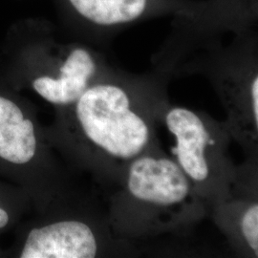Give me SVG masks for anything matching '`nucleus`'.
<instances>
[{"instance_id":"obj_9","label":"nucleus","mask_w":258,"mask_h":258,"mask_svg":"<svg viewBox=\"0 0 258 258\" xmlns=\"http://www.w3.org/2000/svg\"><path fill=\"white\" fill-rule=\"evenodd\" d=\"M8 221H9L8 213L0 208V229L4 228L8 224Z\"/></svg>"},{"instance_id":"obj_1","label":"nucleus","mask_w":258,"mask_h":258,"mask_svg":"<svg viewBox=\"0 0 258 258\" xmlns=\"http://www.w3.org/2000/svg\"><path fill=\"white\" fill-rule=\"evenodd\" d=\"M162 94L95 83L65 112L67 143L101 182L117 185L129 164L160 143Z\"/></svg>"},{"instance_id":"obj_5","label":"nucleus","mask_w":258,"mask_h":258,"mask_svg":"<svg viewBox=\"0 0 258 258\" xmlns=\"http://www.w3.org/2000/svg\"><path fill=\"white\" fill-rule=\"evenodd\" d=\"M241 257H258V160L237 166L229 192L209 213Z\"/></svg>"},{"instance_id":"obj_7","label":"nucleus","mask_w":258,"mask_h":258,"mask_svg":"<svg viewBox=\"0 0 258 258\" xmlns=\"http://www.w3.org/2000/svg\"><path fill=\"white\" fill-rule=\"evenodd\" d=\"M37 150L33 121L15 102L0 96V158L13 164H27Z\"/></svg>"},{"instance_id":"obj_8","label":"nucleus","mask_w":258,"mask_h":258,"mask_svg":"<svg viewBox=\"0 0 258 258\" xmlns=\"http://www.w3.org/2000/svg\"><path fill=\"white\" fill-rule=\"evenodd\" d=\"M83 18L100 25H114L138 19L147 0H69Z\"/></svg>"},{"instance_id":"obj_6","label":"nucleus","mask_w":258,"mask_h":258,"mask_svg":"<svg viewBox=\"0 0 258 258\" xmlns=\"http://www.w3.org/2000/svg\"><path fill=\"white\" fill-rule=\"evenodd\" d=\"M99 67L94 55L86 49H72L53 77L38 76L32 83L35 91L45 101L66 107L73 104L95 83Z\"/></svg>"},{"instance_id":"obj_4","label":"nucleus","mask_w":258,"mask_h":258,"mask_svg":"<svg viewBox=\"0 0 258 258\" xmlns=\"http://www.w3.org/2000/svg\"><path fill=\"white\" fill-rule=\"evenodd\" d=\"M127 240L117 236L106 218L97 224L65 219L33 229L21 258H94L125 253Z\"/></svg>"},{"instance_id":"obj_2","label":"nucleus","mask_w":258,"mask_h":258,"mask_svg":"<svg viewBox=\"0 0 258 258\" xmlns=\"http://www.w3.org/2000/svg\"><path fill=\"white\" fill-rule=\"evenodd\" d=\"M116 186L107 219L121 239L184 234L209 216L192 184L160 143L132 161Z\"/></svg>"},{"instance_id":"obj_3","label":"nucleus","mask_w":258,"mask_h":258,"mask_svg":"<svg viewBox=\"0 0 258 258\" xmlns=\"http://www.w3.org/2000/svg\"><path fill=\"white\" fill-rule=\"evenodd\" d=\"M162 123L173 137L172 159L210 213L229 192L237 174V165L230 155L232 137L226 121L204 111L168 103Z\"/></svg>"}]
</instances>
